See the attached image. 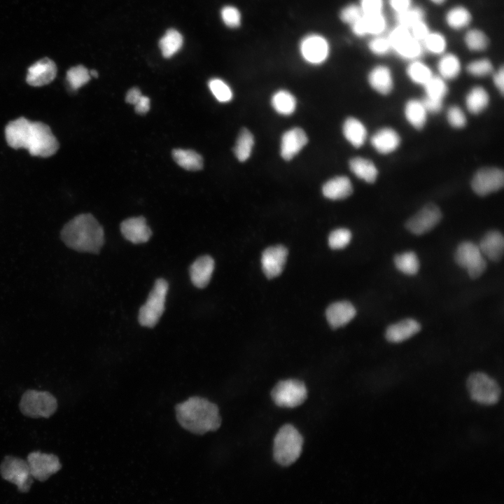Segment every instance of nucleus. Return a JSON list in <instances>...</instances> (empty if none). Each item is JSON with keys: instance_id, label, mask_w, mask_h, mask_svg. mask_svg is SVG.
<instances>
[{"instance_id": "f257e3e1", "label": "nucleus", "mask_w": 504, "mask_h": 504, "mask_svg": "<svg viewBox=\"0 0 504 504\" xmlns=\"http://www.w3.org/2000/svg\"><path fill=\"white\" fill-rule=\"evenodd\" d=\"M61 238L69 248L75 251L98 253L104 243V232L92 214H81L64 225Z\"/></svg>"}, {"instance_id": "f03ea898", "label": "nucleus", "mask_w": 504, "mask_h": 504, "mask_svg": "<svg viewBox=\"0 0 504 504\" xmlns=\"http://www.w3.org/2000/svg\"><path fill=\"white\" fill-rule=\"evenodd\" d=\"M178 422L186 430L197 435L217 430L221 424L218 406L201 397H191L176 405Z\"/></svg>"}, {"instance_id": "7ed1b4c3", "label": "nucleus", "mask_w": 504, "mask_h": 504, "mask_svg": "<svg viewBox=\"0 0 504 504\" xmlns=\"http://www.w3.org/2000/svg\"><path fill=\"white\" fill-rule=\"evenodd\" d=\"M303 438L298 430L290 424L284 425L274 440V460L284 466L293 463L300 456Z\"/></svg>"}, {"instance_id": "20e7f679", "label": "nucleus", "mask_w": 504, "mask_h": 504, "mask_svg": "<svg viewBox=\"0 0 504 504\" xmlns=\"http://www.w3.org/2000/svg\"><path fill=\"white\" fill-rule=\"evenodd\" d=\"M169 285L164 279H158L150 290L146 303L139 312L138 321L141 326L153 328L161 318L164 309Z\"/></svg>"}, {"instance_id": "39448f33", "label": "nucleus", "mask_w": 504, "mask_h": 504, "mask_svg": "<svg viewBox=\"0 0 504 504\" xmlns=\"http://www.w3.org/2000/svg\"><path fill=\"white\" fill-rule=\"evenodd\" d=\"M57 407L55 397L48 391L27 390L20 401L22 413L31 418H48L55 412Z\"/></svg>"}, {"instance_id": "423d86ee", "label": "nucleus", "mask_w": 504, "mask_h": 504, "mask_svg": "<svg viewBox=\"0 0 504 504\" xmlns=\"http://www.w3.org/2000/svg\"><path fill=\"white\" fill-rule=\"evenodd\" d=\"M25 148L33 156L47 158L57 152L59 143L47 125L31 122Z\"/></svg>"}, {"instance_id": "0eeeda50", "label": "nucleus", "mask_w": 504, "mask_h": 504, "mask_svg": "<svg viewBox=\"0 0 504 504\" xmlns=\"http://www.w3.org/2000/svg\"><path fill=\"white\" fill-rule=\"evenodd\" d=\"M466 385L471 398L480 404L493 405L500 398L498 384L485 373H472L467 379Z\"/></svg>"}, {"instance_id": "6e6552de", "label": "nucleus", "mask_w": 504, "mask_h": 504, "mask_svg": "<svg viewBox=\"0 0 504 504\" xmlns=\"http://www.w3.org/2000/svg\"><path fill=\"white\" fill-rule=\"evenodd\" d=\"M271 396L274 403L282 407L293 408L301 405L307 397L304 384L297 379L279 382L274 387Z\"/></svg>"}, {"instance_id": "1a4fd4ad", "label": "nucleus", "mask_w": 504, "mask_h": 504, "mask_svg": "<svg viewBox=\"0 0 504 504\" xmlns=\"http://www.w3.org/2000/svg\"><path fill=\"white\" fill-rule=\"evenodd\" d=\"M2 477L15 484L21 492H27L32 484L27 462L13 456H7L0 465Z\"/></svg>"}, {"instance_id": "9d476101", "label": "nucleus", "mask_w": 504, "mask_h": 504, "mask_svg": "<svg viewBox=\"0 0 504 504\" xmlns=\"http://www.w3.org/2000/svg\"><path fill=\"white\" fill-rule=\"evenodd\" d=\"M454 259L461 267L465 268L472 279L479 277L486 268V262L479 246L471 241H463L457 247Z\"/></svg>"}, {"instance_id": "9b49d317", "label": "nucleus", "mask_w": 504, "mask_h": 504, "mask_svg": "<svg viewBox=\"0 0 504 504\" xmlns=\"http://www.w3.org/2000/svg\"><path fill=\"white\" fill-rule=\"evenodd\" d=\"M27 462L31 476L40 481L46 480L62 467L57 456L39 451L31 452Z\"/></svg>"}, {"instance_id": "f8f14e48", "label": "nucleus", "mask_w": 504, "mask_h": 504, "mask_svg": "<svg viewBox=\"0 0 504 504\" xmlns=\"http://www.w3.org/2000/svg\"><path fill=\"white\" fill-rule=\"evenodd\" d=\"M504 183L503 172L496 167L482 168L472 177L471 186L479 196H485L501 189Z\"/></svg>"}, {"instance_id": "ddd939ff", "label": "nucleus", "mask_w": 504, "mask_h": 504, "mask_svg": "<svg viewBox=\"0 0 504 504\" xmlns=\"http://www.w3.org/2000/svg\"><path fill=\"white\" fill-rule=\"evenodd\" d=\"M441 219L440 209L433 204H428L412 216L405 227L411 233L421 235L433 229Z\"/></svg>"}, {"instance_id": "4468645a", "label": "nucleus", "mask_w": 504, "mask_h": 504, "mask_svg": "<svg viewBox=\"0 0 504 504\" xmlns=\"http://www.w3.org/2000/svg\"><path fill=\"white\" fill-rule=\"evenodd\" d=\"M300 50L302 57L307 62L319 64L328 57L329 46L323 36L318 34H310L302 40Z\"/></svg>"}, {"instance_id": "2eb2a0df", "label": "nucleus", "mask_w": 504, "mask_h": 504, "mask_svg": "<svg viewBox=\"0 0 504 504\" xmlns=\"http://www.w3.org/2000/svg\"><path fill=\"white\" fill-rule=\"evenodd\" d=\"M287 255V248L281 245L268 247L262 252V268L268 279L274 278L281 273Z\"/></svg>"}, {"instance_id": "dca6fc26", "label": "nucleus", "mask_w": 504, "mask_h": 504, "mask_svg": "<svg viewBox=\"0 0 504 504\" xmlns=\"http://www.w3.org/2000/svg\"><path fill=\"white\" fill-rule=\"evenodd\" d=\"M56 74L57 67L55 62L45 57L29 66L26 80L31 86L40 87L52 82Z\"/></svg>"}, {"instance_id": "f3484780", "label": "nucleus", "mask_w": 504, "mask_h": 504, "mask_svg": "<svg viewBox=\"0 0 504 504\" xmlns=\"http://www.w3.org/2000/svg\"><path fill=\"white\" fill-rule=\"evenodd\" d=\"M120 231L125 239L135 244L148 241L152 235V232L143 216L125 219L120 224Z\"/></svg>"}, {"instance_id": "a211bd4d", "label": "nucleus", "mask_w": 504, "mask_h": 504, "mask_svg": "<svg viewBox=\"0 0 504 504\" xmlns=\"http://www.w3.org/2000/svg\"><path fill=\"white\" fill-rule=\"evenodd\" d=\"M308 138L303 130L294 127L287 130L281 136V155L285 160H290L307 144Z\"/></svg>"}, {"instance_id": "6ab92c4d", "label": "nucleus", "mask_w": 504, "mask_h": 504, "mask_svg": "<svg viewBox=\"0 0 504 504\" xmlns=\"http://www.w3.org/2000/svg\"><path fill=\"white\" fill-rule=\"evenodd\" d=\"M386 27V22L382 13L363 15L351 25L353 33L358 36H379L384 31Z\"/></svg>"}, {"instance_id": "aec40b11", "label": "nucleus", "mask_w": 504, "mask_h": 504, "mask_svg": "<svg viewBox=\"0 0 504 504\" xmlns=\"http://www.w3.org/2000/svg\"><path fill=\"white\" fill-rule=\"evenodd\" d=\"M214 270V260L208 255L197 258L190 267V276L192 284L198 288L206 287L212 276Z\"/></svg>"}, {"instance_id": "412c9836", "label": "nucleus", "mask_w": 504, "mask_h": 504, "mask_svg": "<svg viewBox=\"0 0 504 504\" xmlns=\"http://www.w3.org/2000/svg\"><path fill=\"white\" fill-rule=\"evenodd\" d=\"M31 121L21 117L10 122L5 129L8 144L13 148H25Z\"/></svg>"}, {"instance_id": "4be33fe9", "label": "nucleus", "mask_w": 504, "mask_h": 504, "mask_svg": "<svg viewBox=\"0 0 504 504\" xmlns=\"http://www.w3.org/2000/svg\"><path fill=\"white\" fill-rule=\"evenodd\" d=\"M356 314L354 306L347 301L331 304L326 309V316L330 326L337 328L346 325Z\"/></svg>"}, {"instance_id": "5701e85b", "label": "nucleus", "mask_w": 504, "mask_h": 504, "mask_svg": "<svg viewBox=\"0 0 504 504\" xmlns=\"http://www.w3.org/2000/svg\"><path fill=\"white\" fill-rule=\"evenodd\" d=\"M421 330L420 323L413 318H405L391 324L386 330V339L393 343L408 340Z\"/></svg>"}, {"instance_id": "b1692460", "label": "nucleus", "mask_w": 504, "mask_h": 504, "mask_svg": "<svg viewBox=\"0 0 504 504\" xmlns=\"http://www.w3.org/2000/svg\"><path fill=\"white\" fill-rule=\"evenodd\" d=\"M503 248V236L497 230H491L486 233L479 245L481 253L494 262H498L502 258Z\"/></svg>"}, {"instance_id": "393cba45", "label": "nucleus", "mask_w": 504, "mask_h": 504, "mask_svg": "<svg viewBox=\"0 0 504 504\" xmlns=\"http://www.w3.org/2000/svg\"><path fill=\"white\" fill-rule=\"evenodd\" d=\"M400 143L399 134L391 128L385 127L376 132L371 138L374 148L382 154H388L397 149Z\"/></svg>"}, {"instance_id": "a878e982", "label": "nucleus", "mask_w": 504, "mask_h": 504, "mask_svg": "<svg viewBox=\"0 0 504 504\" xmlns=\"http://www.w3.org/2000/svg\"><path fill=\"white\" fill-rule=\"evenodd\" d=\"M353 192L351 181L346 176L334 177L328 181L322 188L324 197L332 200L348 197Z\"/></svg>"}, {"instance_id": "bb28decb", "label": "nucleus", "mask_w": 504, "mask_h": 504, "mask_svg": "<svg viewBox=\"0 0 504 504\" xmlns=\"http://www.w3.org/2000/svg\"><path fill=\"white\" fill-rule=\"evenodd\" d=\"M370 85L382 94H388L393 90V77L390 69L385 66L373 68L368 74Z\"/></svg>"}, {"instance_id": "cd10ccee", "label": "nucleus", "mask_w": 504, "mask_h": 504, "mask_svg": "<svg viewBox=\"0 0 504 504\" xmlns=\"http://www.w3.org/2000/svg\"><path fill=\"white\" fill-rule=\"evenodd\" d=\"M346 139L354 147H360L365 141L367 130L364 125L358 119L350 117L347 118L342 127Z\"/></svg>"}, {"instance_id": "c85d7f7f", "label": "nucleus", "mask_w": 504, "mask_h": 504, "mask_svg": "<svg viewBox=\"0 0 504 504\" xmlns=\"http://www.w3.org/2000/svg\"><path fill=\"white\" fill-rule=\"evenodd\" d=\"M351 171L358 178L367 183H374L377 177L378 171L374 164L370 160L356 157L349 161Z\"/></svg>"}, {"instance_id": "c756f323", "label": "nucleus", "mask_w": 504, "mask_h": 504, "mask_svg": "<svg viewBox=\"0 0 504 504\" xmlns=\"http://www.w3.org/2000/svg\"><path fill=\"white\" fill-rule=\"evenodd\" d=\"M172 158L180 167L188 171H198L203 167L202 157L192 150L174 149Z\"/></svg>"}, {"instance_id": "7c9ffc66", "label": "nucleus", "mask_w": 504, "mask_h": 504, "mask_svg": "<svg viewBox=\"0 0 504 504\" xmlns=\"http://www.w3.org/2000/svg\"><path fill=\"white\" fill-rule=\"evenodd\" d=\"M183 38L179 31L175 29L167 30L159 41V48L165 58L175 55L182 47Z\"/></svg>"}, {"instance_id": "2f4dec72", "label": "nucleus", "mask_w": 504, "mask_h": 504, "mask_svg": "<svg viewBox=\"0 0 504 504\" xmlns=\"http://www.w3.org/2000/svg\"><path fill=\"white\" fill-rule=\"evenodd\" d=\"M427 111L421 101L409 100L405 106V115L407 121L415 128L422 129L426 122Z\"/></svg>"}, {"instance_id": "473e14b6", "label": "nucleus", "mask_w": 504, "mask_h": 504, "mask_svg": "<svg viewBox=\"0 0 504 504\" xmlns=\"http://www.w3.org/2000/svg\"><path fill=\"white\" fill-rule=\"evenodd\" d=\"M489 102V97L487 92L480 86L472 88L465 97L466 107L473 114L482 112L487 107Z\"/></svg>"}, {"instance_id": "72a5a7b5", "label": "nucleus", "mask_w": 504, "mask_h": 504, "mask_svg": "<svg viewBox=\"0 0 504 504\" xmlns=\"http://www.w3.org/2000/svg\"><path fill=\"white\" fill-rule=\"evenodd\" d=\"M271 103L274 110L283 115H291L296 108L295 98L284 90L276 92L272 97Z\"/></svg>"}, {"instance_id": "f704fd0d", "label": "nucleus", "mask_w": 504, "mask_h": 504, "mask_svg": "<svg viewBox=\"0 0 504 504\" xmlns=\"http://www.w3.org/2000/svg\"><path fill=\"white\" fill-rule=\"evenodd\" d=\"M254 144V138L251 132L246 128H243L237 137L234 153L239 162L247 160L252 151Z\"/></svg>"}, {"instance_id": "c9c22d12", "label": "nucleus", "mask_w": 504, "mask_h": 504, "mask_svg": "<svg viewBox=\"0 0 504 504\" xmlns=\"http://www.w3.org/2000/svg\"><path fill=\"white\" fill-rule=\"evenodd\" d=\"M438 68L442 78L454 79L460 74L461 62L455 55L447 54L440 59Z\"/></svg>"}, {"instance_id": "e433bc0d", "label": "nucleus", "mask_w": 504, "mask_h": 504, "mask_svg": "<svg viewBox=\"0 0 504 504\" xmlns=\"http://www.w3.org/2000/svg\"><path fill=\"white\" fill-rule=\"evenodd\" d=\"M394 264L399 271L407 275L416 274L419 269L418 257L412 251H407L396 255Z\"/></svg>"}, {"instance_id": "4c0bfd02", "label": "nucleus", "mask_w": 504, "mask_h": 504, "mask_svg": "<svg viewBox=\"0 0 504 504\" xmlns=\"http://www.w3.org/2000/svg\"><path fill=\"white\" fill-rule=\"evenodd\" d=\"M447 24L454 29H461L467 27L471 21V15L468 9L463 6H456L450 9L446 15Z\"/></svg>"}, {"instance_id": "58836bf2", "label": "nucleus", "mask_w": 504, "mask_h": 504, "mask_svg": "<svg viewBox=\"0 0 504 504\" xmlns=\"http://www.w3.org/2000/svg\"><path fill=\"white\" fill-rule=\"evenodd\" d=\"M407 74L414 83L422 85L433 76L430 69L419 61L411 62L407 69Z\"/></svg>"}, {"instance_id": "ea45409f", "label": "nucleus", "mask_w": 504, "mask_h": 504, "mask_svg": "<svg viewBox=\"0 0 504 504\" xmlns=\"http://www.w3.org/2000/svg\"><path fill=\"white\" fill-rule=\"evenodd\" d=\"M427 97L442 101L446 96L448 88L442 78L433 76L424 85Z\"/></svg>"}, {"instance_id": "a19ab883", "label": "nucleus", "mask_w": 504, "mask_h": 504, "mask_svg": "<svg viewBox=\"0 0 504 504\" xmlns=\"http://www.w3.org/2000/svg\"><path fill=\"white\" fill-rule=\"evenodd\" d=\"M424 12L419 7H410L408 9L396 13V20L399 25L408 29L412 27L416 23L423 21Z\"/></svg>"}, {"instance_id": "79ce46f5", "label": "nucleus", "mask_w": 504, "mask_h": 504, "mask_svg": "<svg viewBox=\"0 0 504 504\" xmlns=\"http://www.w3.org/2000/svg\"><path fill=\"white\" fill-rule=\"evenodd\" d=\"M394 51L405 59H416L423 53L422 43L412 36L398 47Z\"/></svg>"}, {"instance_id": "37998d69", "label": "nucleus", "mask_w": 504, "mask_h": 504, "mask_svg": "<svg viewBox=\"0 0 504 504\" xmlns=\"http://www.w3.org/2000/svg\"><path fill=\"white\" fill-rule=\"evenodd\" d=\"M464 40L467 47L473 51H482L487 48L489 44V40L485 34L477 29L467 31Z\"/></svg>"}, {"instance_id": "c03bdc74", "label": "nucleus", "mask_w": 504, "mask_h": 504, "mask_svg": "<svg viewBox=\"0 0 504 504\" xmlns=\"http://www.w3.org/2000/svg\"><path fill=\"white\" fill-rule=\"evenodd\" d=\"M66 78L71 88L76 90L90 80L89 71L82 65L69 69L66 73Z\"/></svg>"}, {"instance_id": "a18cd8bd", "label": "nucleus", "mask_w": 504, "mask_h": 504, "mask_svg": "<svg viewBox=\"0 0 504 504\" xmlns=\"http://www.w3.org/2000/svg\"><path fill=\"white\" fill-rule=\"evenodd\" d=\"M209 88L220 102H230L232 98V92L230 86L220 78H212L208 83Z\"/></svg>"}, {"instance_id": "49530a36", "label": "nucleus", "mask_w": 504, "mask_h": 504, "mask_svg": "<svg viewBox=\"0 0 504 504\" xmlns=\"http://www.w3.org/2000/svg\"><path fill=\"white\" fill-rule=\"evenodd\" d=\"M424 48L431 53L442 54L446 49L447 41L442 34L438 32H430L422 42Z\"/></svg>"}, {"instance_id": "de8ad7c7", "label": "nucleus", "mask_w": 504, "mask_h": 504, "mask_svg": "<svg viewBox=\"0 0 504 504\" xmlns=\"http://www.w3.org/2000/svg\"><path fill=\"white\" fill-rule=\"evenodd\" d=\"M351 233L348 229L340 228L333 230L328 237V244L332 249H341L350 242Z\"/></svg>"}, {"instance_id": "09e8293b", "label": "nucleus", "mask_w": 504, "mask_h": 504, "mask_svg": "<svg viewBox=\"0 0 504 504\" xmlns=\"http://www.w3.org/2000/svg\"><path fill=\"white\" fill-rule=\"evenodd\" d=\"M469 74L476 77L489 75L493 70V65L488 59H479L470 62L467 66Z\"/></svg>"}, {"instance_id": "8fccbe9b", "label": "nucleus", "mask_w": 504, "mask_h": 504, "mask_svg": "<svg viewBox=\"0 0 504 504\" xmlns=\"http://www.w3.org/2000/svg\"><path fill=\"white\" fill-rule=\"evenodd\" d=\"M412 37L410 29L399 25L393 28L389 33L388 38L391 43L392 49L394 50L404 42Z\"/></svg>"}, {"instance_id": "3c124183", "label": "nucleus", "mask_w": 504, "mask_h": 504, "mask_svg": "<svg viewBox=\"0 0 504 504\" xmlns=\"http://www.w3.org/2000/svg\"><path fill=\"white\" fill-rule=\"evenodd\" d=\"M220 15L224 24L228 27L235 28L240 25L241 14L236 7L224 6L220 10Z\"/></svg>"}, {"instance_id": "603ef678", "label": "nucleus", "mask_w": 504, "mask_h": 504, "mask_svg": "<svg viewBox=\"0 0 504 504\" xmlns=\"http://www.w3.org/2000/svg\"><path fill=\"white\" fill-rule=\"evenodd\" d=\"M370 50L377 55H384L388 53L392 47L388 37L376 36L368 43Z\"/></svg>"}, {"instance_id": "864d4df0", "label": "nucleus", "mask_w": 504, "mask_h": 504, "mask_svg": "<svg viewBox=\"0 0 504 504\" xmlns=\"http://www.w3.org/2000/svg\"><path fill=\"white\" fill-rule=\"evenodd\" d=\"M363 15L360 7L356 4H349L340 11V17L342 22L350 26Z\"/></svg>"}, {"instance_id": "5fc2aeb1", "label": "nucleus", "mask_w": 504, "mask_h": 504, "mask_svg": "<svg viewBox=\"0 0 504 504\" xmlns=\"http://www.w3.org/2000/svg\"><path fill=\"white\" fill-rule=\"evenodd\" d=\"M447 118L449 125L457 129L463 128L467 122L463 111L456 106H451L447 110Z\"/></svg>"}, {"instance_id": "6e6d98bb", "label": "nucleus", "mask_w": 504, "mask_h": 504, "mask_svg": "<svg viewBox=\"0 0 504 504\" xmlns=\"http://www.w3.org/2000/svg\"><path fill=\"white\" fill-rule=\"evenodd\" d=\"M363 15L382 13L384 6L383 0H360L359 6Z\"/></svg>"}, {"instance_id": "4d7b16f0", "label": "nucleus", "mask_w": 504, "mask_h": 504, "mask_svg": "<svg viewBox=\"0 0 504 504\" xmlns=\"http://www.w3.org/2000/svg\"><path fill=\"white\" fill-rule=\"evenodd\" d=\"M412 36L422 43L430 32L427 24L423 20L410 29Z\"/></svg>"}, {"instance_id": "13d9d810", "label": "nucleus", "mask_w": 504, "mask_h": 504, "mask_svg": "<svg viewBox=\"0 0 504 504\" xmlns=\"http://www.w3.org/2000/svg\"><path fill=\"white\" fill-rule=\"evenodd\" d=\"M427 112L438 113L442 106V102L425 97L421 101Z\"/></svg>"}, {"instance_id": "bf43d9fd", "label": "nucleus", "mask_w": 504, "mask_h": 504, "mask_svg": "<svg viewBox=\"0 0 504 504\" xmlns=\"http://www.w3.org/2000/svg\"><path fill=\"white\" fill-rule=\"evenodd\" d=\"M388 3L396 13L404 11L412 6V0H388Z\"/></svg>"}, {"instance_id": "052dcab7", "label": "nucleus", "mask_w": 504, "mask_h": 504, "mask_svg": "<svg viewBox=\"0 0 504 504\" xmlns=\"http://www.w3.org/2000/svg\"><path fill=\"white\" fill-rule=\"evenodd\" d=\"M135 111L140 115L146 114L150 109V99L142 95L135 104Z\"/></svg>"}, {"instance_id": "680f3d73", "label": "nucleus", "mask_w": 504, "mask_h": 504, "mask_svg": "<svg viewBox=\"0 0 504 504\" xmlns=\"http://www.w3.org/2000/svg\"><path fill=\"white\" fill-rule=\"evenodd\" d=\"M142 96L141 90L137 88H130L125 97V101L127 103L135 105Z\"/></svg>"}, {"instance_id": "e2e57ef3", "label": "nucleus", "mask_w": 504, "mask_h": 504, "mask_svg": "<svg viewBox=\"0 0 504 504\" xmlns=\"http://www.w3.org/2000/svg\"><path fill=\"white\" fill-rule=\"evenodd\" d=\"M493 83L496 88L501 94L504 92V71L503 67H500L493 75Z\"/></svg>"}, {"instance_id": "0e129e2a", "label": "nucleus", "mask_w": 504, "mask_h": 504, "mask_svg": "<svg viewBox=\"0 0 504 504\" xmlns=\"http://www.w3.org/2000/svg\"><path fill=\"white\" fill-rule=\"evenodd\" d=\"M89 72H90V76H93V77H95V78H97V77H98V73H97V71L96 70L92 69V70H91V71H89Z\"/></svg>"}, {"instance_id": "69168bd1", "label": "nucleus", "mask_w": 504, "mask_h": 504, "mask_svg": "<svg viewBox=\"0 0 504 504\" xmlns=\"http://www.w3.org/2000/svg\"><path fill=\"white\" fill-rule=\"evenodd\" d=\"M432 2H433L435 4H442L444 3L446 0H430Z\"/></svg>"}]
</instances>
